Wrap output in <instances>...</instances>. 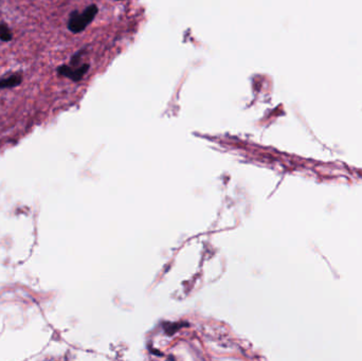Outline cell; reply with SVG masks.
<instances>
[{
    "instance_id": "6da1fadb",
    "label": "cell",
    "mask_w": 362,
    "mask_h": 361,
    "mask_svg": "<svg viewBox=\"0 0 362 361\" xmlns=\"http://www.w3.org/2000/svg\"><path fill=\"white\" fill-rule=\"evenodd\" d=\"M98 12L99 9L96 5L88 6L82 13L75 10L69 15V19L67 22L68 30L74 34L83 32L92 23V20L95 19Z\"/></svg>"
},
{
    "instance_id": "7a4b0ae2",
    "label": "cell",
    "mask_w": 362,
    "mask_h": 361,
    "mask_svg": "<svg viewBox=\"0 0 362 361\" xmlns=\"http://www.w3.org/2000/svg\"><path fill=\"white\" fill-rule=\"evenodd\" d=\"M90 68L89 64H83L79 67H71L70 65H60L56 68V72L59 77H64L72 82H80L87 74Z\"/></svg>"
},
{
    "instance_id": "3957f363",
    "label": "cell",
    "mask_w": 362,
    "mask_h": 361,
    "mask_svg": "<svg viewBox=\"0 0 362 361\" xmlns=\"http://www.w3.org/2000/svg\"><path fill=\"white\" fill-rule=\"evenodd\" d=\"M24 77L22 74H13L7 78L0 79V90L13 89L23 84Z\"/></svg>"
},
{
    "instance_id": "277c9868",
    "label": "cell",
    "mask_w": 362,
    "mask_h": 361,
    "mask_svg": "<svg viewBox=\"0 0 362 361\" xmlns=\"http://www.w3.org/2000/svg\"><path fill=\"white\" fill-rule=\"evenodd\" d=\"M13 39V32L12 30L7 24L2 23L0 24V40L3 43H10Z\"/></svg>"
},
{
    "instance_id": "5b68a950",
    "label": "cell",
    "mask_w": 362,
    "mask_h": 361,
    "mask_svg": "<svg viewBox=\"0 0 362 361\" xmlns=\"http://www.w3.org/2000/svg\"><path fill=\"white\" fill-rule=\"evenodd\" d=\"M85 49H83V50H80V51H78V52H76L74 55H72L71 57H70V66L71 67H79V66H81L80 64H81V60H82V57H83V55H84L85 54Z\"/></svg>"
}]
</instances>
